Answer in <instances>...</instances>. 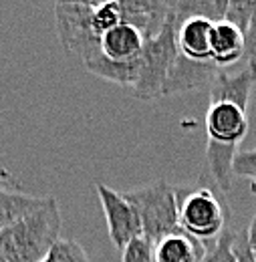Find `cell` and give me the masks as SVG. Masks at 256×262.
Instances as JSON below:
<instances>
[{"label":"cell","instance_id":"cell-10","mask_svg":"<svg viewBox=\"0 0 256 262\" xmlns=\"http://www.w3.org/2000/svg\"><path fill=\"white\" fill-rule=\"evenodd\" d=\"M210 51H212V61L220 69L234 65L246 55V36L234 23L224 18L212 25Z\"/></svg>","mask_w":256,"mask_h":262},{"label":"cell","instance_id":"cell-24","mask_svg":"<svg viewBox=\"0 0 256 262\" xmlns=\"http://www.w3.org/2000/svg\"><path fill=\"white\" fill-rule=\"evenodd\" d=\"M246 244L250 248V252L256 254V214L252 216V222L248 226V232H246Z\"/></svg>","mask_w":256,"mask_h":262},{"label":"cell","instance_id":"cell-26","mask_svg":"<svg viewBox=\"0 0 256 262\" xmlns=\"http://www.w3.org/2000/svg\"><path fill=\"white\" fill-rule=\"evenodd\" d=\"M57 4H81V6H91V8H95V6H101V4H105V2H109V0H55Z\"/></svg>","mask_w":256,"mask_h":262},{"label":"cell","instance_id":"cell-13","mask_svg":"<svg viewBox=\"0 0 256 262\" xmlns=\"http://www.w3.org/2000/svg\"><path fill=\"white\" fill-rule=\"evenodd\" d=\"M206 248L186 232H174L154 244V262H198Z\"/></svg>","mask_w":256,"mask_h":262},{"label":"cell","instance_id":"cell-30","mask_svg":"<svg viewBox=\"0 0 256 262\" xmlns=\"http://www.w3.org/2000/svg\"><path fill=\"white\" fill-rule=\"evenodd\" d=\"M252 260H254V262H256V254H252Z\"/></svg>","mask_w":256,"mask_h":262},{"label":"cell","instance_id":"cell-1","mask_svg":"<svg viewBox=\"0 0 256 262\" xmlns=\"http://www.w3.org/2000/svg\"><path fill=\"white\" fill-rule=\"evenodd\" d=\"M256 85V69L246 65L230 75L218 73L210 89V105L206 111V137L212 147L234 149L248 133V103Z\"/></svg>","mask_w":256,"mask_h":262},{"label":"cell","instance_id":"cell-5","mask_svg":"<svg viewBox=\"0 0 256 262\" xmlns=\"http://www.w3.org/2000/svg\"><path fill=\"white\" fill-rule=\"evenodd\" d=\"M178 27L172 18H167L165 27L160 34L145 40L141 55H139V77L129 95L141 101H154L161 97L163 83L167 73L178 57V40H176Z\"/></svg>","mask_w":256,"mask_h":262},{"label":"cell","instance_id":"cell-20","mask_svg":"<svg viewBox=\"0 0 256 262\" xmlns=\"http://www.w3.org/2000/svg\"><path fill=\"white\" fill-rule=\"evenodd\" d=\"M256 12V0H228L226 20L234 23L242 33H246L248 23Z\"/></svg>","mask_w":256,"mask_h":262},{"label":"cell","instance_id":"cell-3","mask_svg":"<svg viewBox=\"0 0 256 262\" xmlns=\"http://www.w3.org/2000/svg\"><path fill=\"white\" fill-rule=\"evenodd\" d=\"M178 208H180V228L190 238L210 248L226 230L230 216L226 196L202 178L196 186H174Z\"/></svg>","mask_w":256,"mask_h":262},{"label":"cell","instance_id":"cell-25","mask_svg":"<svg viewBox=\"0 0 256 262\" xmlns=\"http://www.w3.org/2000/svg\"><path fill=\"white\" fill-rule=\"evenodd\" d=\"M2 188H18L16 186V178L10 171H6L4 167H0V190Z\"/></svg>","mask_w":256,"mask_h":262},{"label":"cell","instance_id":"cell-8","mask_svg":"<svg viewBox=\"0 0 256 262\" xmlns=\"http://www.w3.org/2000/svg\"><path fill=\"white\" fill-rule=\"evenodd\" d=\"M220 71L222 69L214 61H192V59H186L184 55L178 53L174 65L167 73V79L163 83L161 97L210 87Z\"/></svg>","mask_w":256,"mask_h":262},{"label":"cell","instance_id":"cell-23","mask_svg":"<svg viewBox=\"0 0 256 262\" xmlns=\"http://www.w3.org/2000/svg\"><path fill=\"white\" fill-rule=\"evenodd\" d=\"M246 65L254 67L256 69V12L252 14V18H250V23H248V29H246Z\"/></svg>","mask_w":256,"mask_h":262},{"label":"cell","instance_id":"cell-11","mask_svg":"<svg viewBox=\"0 0 256 262\" xmlns=\"http://www.w3.org/2000/svg\"><path fill=\"white\" fill-rule=\"evenodd\" d=\"M212 25L214 23H210L206 18L184 20L176 33L180 55H184L186 59H192V61H212V51H210Z\"/></svg>","mask_w":256,"mask_h":262},{"label":"cell","instance_id":"cell-6","mask_svg":"<svg viewBox=\"0 0 256 262\" xmlns=\"http://www.w3.org/2000/svg\"><path fill=\"white\" fill-rule=\"evenodd\" d=\"M55 27L65 55L89 63L101 55V36L93 27V8L81 4H55Z\"/></svg>","mask_w":256,"mask_h":262},{"label":"cell","instance_id":"cell-2","mask_svg":"<svg viewBox=\"0 0 256 262\" xmlns=\"http://www.w3.org/2000/svg\"><path fill=\"white\" fill-rule=\"evenodd\" d=\"M61 228L59 202L49 196L38 210L0 230V252L6 262H42L61 240Z\"/></svg>","mask_w":256,"mask_h":262},{"label":"cell","instance_id":"cell-28","mask_svg":"<svg viewBox=\"0 0 256 262\" xmlns=\"http://www.w3.org/2000/svg\"><path fill=\"white\" fill-rule=\"evenodd\" d=\"M0 262H6L4 260V256H2V252H0Z\"/></svg>","mask_w":256,"mask_h":262},{"label":"cell","instance_id":"cell-16","mask_svg":"<svg viewBox=\"0 0 256 262\" xmlns=\"http://www.w3.org/2000/svg\"><path fill=\"white\" fill-rule=\"evenodd\" d=\"M45 202L47 198L29 196L20 192L18 188H2L0 190V230L14 224L16 220H20L23 216L31 214L34 210H38Z\"/></svg>","mask_w":256,"mask_h":262},{"label":"cell","instance_id":"cell-4","mask_svg":"<svg viewBox=\"0 0 256 262\" xmlns=\"http://www.w3.org/2000/svg\"><path fill=\"white\" fill-rule=\"evenodd\" d=\"M123 196L131 202V206L137 210V216L141 220L143 236L150 242H158L163 236H169L174 232H180V208L176 188L167 184L165 180H158L139 188H133Z\"/></svg>","mask_w":256,"mask_h":262},{"label":"cell","instance_id":"cell-12","mask_svg":"<svg viewBox=\"0 0 256 262\" xmlns=\"http://www.w3.org/2000/svg\"><path fill=\"white\" fill-rule=\"evenodd\" d=\"M143 45H145L143 34L125 23H121L119 27L107 31L101 36V53L113 61H131L139 57Z\"/></svg>","mask_w":256,"mask_h":262},{"label":"cell","instance_id":"cell-14","mask_svg":"<svg viewBox=\"0 0 256 262\" xmlns=\"http://www.w3.org/2000/svg\"><path fill=\"white\" fill-rule=\"evenodd\" d=\"M83 67L99 79H105L109 83H115V85L127 89V93L133 89V85L137 83V77H139V57H135L131 61H113L101 53Z\"/></svg>","mask_w":256,"mask_h":262},{"label":"cell","instance_id":"cell-18","mask_svg":"<svg viewBox=\"0 0 256 262\" xmlns=\"http://www.w3.org/2000/svg\"><path fill=\"white\" fill-rule=\"evenodd\" d=\"M121 23H123L121 8H119V4L115 0H109V2L93 8V27H95L99 36H103L107 31L119 27Z\"/></svg>","mask_w":256,"mask_h":262},{"label":"cell","instance_id":"cell-17","mask_svg":"<svg viewBox=\"0 0 256 262\" xmlns=\"http://www.w3.org/2000/svg\"><path fill=\"white\" fill-rule=\"evenodd\" d=\"M234 242H236V234L232 230H224L220 238L210 248H206V252L198 262H238L234 254Z\"/></svg>","mask_w":256,"mask_h":262},{"label":"cell","instance_id":"cell-21","mask_svg":"<svg viewBox=\"0 0 256 262\" xmlns=\"http://www.w3.org/2000/svg\"><path fill=\"white\" fill-rule=\"evenodd\" d=\"M121 262H154V242L145 236L135 238L121 252Z\"/></svg>","mask_w":256,"mask_h":262},{"label":"cell","instance_id":"cell-15","mask_svg":"<svg viewBox=\"0 0 256 262\" xmlns=\"http://www.w3.org/2000/svg\"><path fill=\"white\" fill-rule=\"evenodd\" d=\"M228 0H172L169 18L176 27L190 18H206L210 23H220L226 18Z\"/></svg>","mask_w":256,"mask_h":262},{"label":"cell","instance_id":"cell-29","mask_svg":"<svg viewBox=\"0 0 256 262\" xmlns=\"http://www.w3.org/2000/svg\"><path fill=\"white\" fill-rule=\"evenodd\" d=\"M252 192H254V194H256V186H252Z\"/></svg>","mask_w":256,"mask_h":262},{"label":"cell","instance_id":"cell-19","mask_svg":"<svg viewBox=\"0 0 256 262\" xmlns=\"http://www.w3.org/2000/svg\"><path fill=\"white\" fill-rule=\"evenodd\" d=\"M49 256H51L53 262H91L89 260V254L85 252V248L79 242L67 240V238H61L53 246Z\"/></svg>","mask_w":256,"mask_h":262},{"label":"cell","instance_id":"cell-27","mask_svg":"<svg viewBox=\"0 0 256 262\" xmlns=\"http://www.w3.org/2000/svg\"><path fill=\"white\" fill-rule=\"evenodd\" d=\"M42 262H53V260H51V256H47V258H45Z\"/></svg>","mask_w":256,"mask_h":262},{"label":"cell","instance_id":"cell-7","mask_svg":"<svg viewBox=\"0 0 256 262\" xmlns=\"http://www.w3.org/2000/svg\"><path fill=\"white\" fill-rule=\"evenodd\" d=\"M95 190L99 202H101V208H103V214H105V220H107L109 238L123 252L135 238L143 236L137 210L131 206V202L123 194L115 192L113 188H109L105 184H97Z\"/></svg>","mask_w":256,"mask_h":262},{"label":"cell","instance_id":"cell-9","mask_svg":"<svg viewBox=\"0 0 256 262\" xmlns=\"http://www.w3.org/2000/svg\"><path fill=\"white\" fill-rule=\"evenodd\" d=\"M121 8L123 23L135 27L143 38H152L165 27L172 0H115Z\"/></svg>","mask_w":256,"mask_h":262},{"label":"cell","instance_id":"cell-22","mask_svg":"<svg viewBox=\"0 0 256 262\" xmlns=\"http://www.w3.org/2000/svg\"><path fill=\"white\" fill-rule=\"evenodd\" d=\"M232 173H234V178L252 180V186H256V147L236 154V158L232 162Z\"/></svg>","mask_w":256,"mask_h":262}]
</instances>
